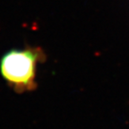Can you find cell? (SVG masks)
Instances as JSON below:
<instances>
[{
	"label": "cell",
	"instance_id": "cell-1",
	"mask_svg": "<svg viewBox=\"0 0 129 129\" xmlns=\"http://www.w3.org/2000/svg\"><path fill=\"white\" fill-rule=\"evenodd\" d=\"M42 48L26 47L7 51L0 60V73L7 85L17 93L31 91L37 87L36 74L45 59Z\"/></svg>",
	"mask_w": 129,
	"mask_h": 129
}]
</instances>
